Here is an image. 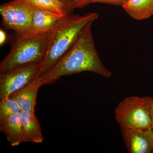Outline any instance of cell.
Instances as JSON below:
<instances>
[{"label":"cell","mask_w":153,"mask_h":153,"mask_svg":"<svg viewBox=\"0 0 153 153\" xmlns=\"http://www.w3.org/2000/svg\"><path fill=\"white\" fill-rule=\"evenodd\" d=\"M148 108L150 114L152 124L151 128L153 131V97H146Z\"/></svg>","instance_id":"16"},{"label":"cell","mask_w":153,"mask_h":153,"mask_svg":"<svg viewBox=\"0 0 153 153\" xmlns=\"http://www.w3.org/2000/svg\"><path fill=\"white\" fill-rule=\"evenodd\" d=\"M65 15L34 7L31 29L27 33L33 35L48 33L57 21Z\"/></svg>","instance_id":"8"},{"label":"cell","mask_w":153,"mask_h":153,"mask_svg":"<svg viewBox=\"0 0 153 153\" xmlns=\"http://www.w3.org/2000/svg\"><path fill=\"white\" fill-rule=\"evenodd\" d=\"M89 26L72 49L47 74L40 77L41 86L56 82L61 76L90 71L105 77L111 73L102 64Z\"/></svg>","instance_id":"2"},{"label":"cell","mask_w":153,"mask_h":153,"mask_svg":"<svg viewBox=\"0 0 153 153\" xmlns=\"http://www.w3.org/2000/svg\"><path fill=\"white\" fill-rule=\"evenodd\" d=\"M91 0H74L75 8L82 9L91 4Z\"/></svg>","instance_id":"17"},{"label":"cell","mask_w":153,"mask_h":153,"mask_svg":"<svg viewBox=\"0 0 153 153\" xmlns=\"http://www.w3.org/2000/svg\"><path fill=\"white\" fill-rule=\"evenodd\" d=\"M122 7L136 20H145L153 15V0H130Z\"/></svg>","instance_id":"12"},{"label":"cell","mask_w":153,"mask_h":153,"mask_svg":"<svg viewBox=\"0 0 153 153\" xmlns=\"http://www.w3.org/2000/svg\"><path fill=\"white\" fill-rule=\"evenodd\" d=\"M40 64H33L0 73V99L21 89L37 78Z\"/></svg>","instance_id":"6"},{"label":"cell","mask_w":153,"mask_h":153,"mask_svg":"<svg viewBox=\"0 0 153 153\" xmlns=\"http://www.w3.org/2000/svg\"><path fill=\"white\" fill-rule=\"evenodd\" d=\"M130 153H153V131L148 128H121Z\"/></svg>","instance_id":"7"},{"label":"cell","mask_w":153,"mask_h":153,"mask_svg":"<svg viewBox=\"0 0 153 153\" xmlns=\"http://www.w3.org/2000/svg\"><path fill=\"white\" fill-rule=\"evenodd\" d=\"M34 7L25 0H13L0 6L3 26L17 33H28Z\"/></svg>","instance_id":"5"},{"label":"cell","mask_w":153,"mask_h":153,"mask_svg":"<svg viewBox=\"0 0 153 153\" xmlns=\"http://www.w3.org/2000/svg\"><path fill=\"white\" fill-rule=\"evenodd\" d=\"M60 1L65 3L67 5L69 6L71 8L74 9V0H58Z\"/></svg>","instance_id":"19"},{"label":"cell","mask_w":153,"mask_h":153,"mask_svg":"<svg viewBox=\"0 0 153 153\" xmlns=\"http://www.w3.org/2000/svg\"><path fill=\"white\" fill-rule=\"evenodd\" d=\"M48 33H15L10 52L0 65V73L22 66L41 63L45 56Z\"/></svg>","instance_id":"3"},{"label":"cell","mask_w":153,"mask_h":153,"mask_svg":"<svg viewBox=\"0 0 153 153\" xmlns=\"http://www.w3.org/2000/svg\"><path fill=\"white\" fill-rule=\"evenodd\" d=\"M116 119L121 128H148L152 121L146 97H126L117 107Z\"/></svg>","instance_id":"4"},{"label":"cell","mask_w":153,"mask_h":153,"mask_svg":"<svg viewBox=\"0 0 153 153\" xmlns=\"http://www.w3.org/2000/svg\"><path fill=\"white\" fill-rule=\"evenodd\" d=\"M0 131L5 135L12 146H16L21 143L29 142L23 128L21 113L13 115L1 124Z\"/></svg>","instance_id":"9"},{"label":"cell","mask_w":153,"mask_h":153,"mask_svg":"<svg viewBox=\"0 0 153 153\" xmlns=\"http://www.w3.org/2000/svg\"><path fill=\"white\" fill-rule=\"evenodd\" d=\"M98 18L97 13L79 16L71 13L59 19L47 34L45 56L40 64L37 78L50 71Z\"/></svg>","instance_id":"1"},{"label":"cell","mask_w":153,"mask_h":153,"mask_svg":"<svg viewBox=\"0 0 153 153\" xmlns=\"http://www.w3.org/2000/svg\"><path fill=\"white\" fill-rule=\"evenodd\" d=\"M35 8L66 15L74 9L58 0H25Z\"/></svg>","instance_id":"13"},{"label":"cell","mask_w":153,"mask_h":153,"mask_svg":"<svg viewBox=\"0 0 153 153\" xmlns=\"http://www.w3.org/2000/svg\"><path fill=\"white\" fill-rule=\"evenodd\" d=\"M22 124L29 142L40 143L44 141V137L40 123L35 113L22 111Z\"/></svg>","instance_id":"11"},{"label":"cell","mask_w":153,"mask_h":153,"mask_svg":"<svg viewBox=\"0 0 153 153\" xmlns=\"http://www.w3.org/2000/svg\"><path fill=\"white\" fill-rule=\"evenodd\" d=\"M7 39V36L3 30H0V45L2 46L4 44Z\"/></svg>","instance_id":"18"},{"label":"cell","mask_w":153,"mask_h":153,"mask_svg":"<svg viewBox=\"0 0 153 153\" xmlns=\"http://www.w3.org/2000/svg\"><path fill=\"white\" fill-rule=\"evenodd\" d=\"M130 0H91V4L100 3L108 4L111 5L121 6L123 7Z\"/></svg>","instance_id":"15"},{"label":"cell","mask_w":153,"mask_h":153,"mask_svg":"<svg viewBox=\"0 0 153 153\" xmlns=\"http://www.w3.org/2000/svg\"><path fill=\"white\" fill-rule=\"evenodd\" d=\"M41 86V78H36L28 85L9 96L16 100L22 111L35 113L37 94Z\"/></svg>","instance_id":"10"},{"label":"cell","mask_w":153,"mask_h":153,"mask_svg":"<svg viewBox=\"0 0 153 153\" xmlns=\"http://www.w3.org/2000/svg\"><path fill=\"white\" fill-rule=\"evenodd\" d=\"M22 110L15 99L10 96L1 99L0 101V124L13 115L21 113Z\"/></svg>","instance_id":"14"}]
</instances>
